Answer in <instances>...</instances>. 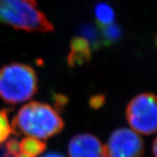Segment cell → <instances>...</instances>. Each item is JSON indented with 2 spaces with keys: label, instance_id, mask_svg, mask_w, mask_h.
I'll return each instance as SVG.
<instances>
[{
  "label": "cell",
  "instance_id": "cell-5",
  "mask_svg": "<svg viewBox=\"0 0 157 157\" xmlns=\"http://www.w3.org/2000/svg\"><path fill=\"white\" fill-rule=\"evenodd\" d=\"M105 147L108 157H141L144 154L142 139L128 128L114 131Z\"/></svg>",
  "mask_w": 157,
  "mask_h": 157
},
{
  "label": "cell",
  "instance_id": "cell-3",
  "mask_svg": "<svg viewBox=\"0 0 157 157\" xmlns=\"http://www.w3.org/2000/svg\"><path fill=\"white\" fill-rule=\"evenodd\" d=\"M0 23L29 32L54 31V25L39 10L36 0H0Z\"/></svg>",
  "mask_w": 157,
  "mask_h": 157
},
{
  "label": "cell",
  "instance_id": "cell-12",
  "mask_svg": "<svg viewBox=\"0 0 157 157\" xmlns=\"http://www.w3.org/2000/svg\"><path fill=\"white\" fill-rule=\"evenodd\" d=\"M12 133L8 120V110H0V145Z\"/></svg>",
  "mask_w": 157,
  "mask_h": 157
},
{
  "label": "cell",
  "instance_id": "cell-19",
  "mask_svg": "<svg viewBox=\"0 0 157 157\" xmlns=\"http://www.w3.org/2000/svg\"><path fill=\"white\" fill-rule=\"evenodd\" d=\"M12 157H34L32 156V155H27V154H26V153L24 152H22V151H20V152H18L17 154H15L14 156Z\"/></svg>",
  "mask_w": 157,
  "mask_h": 157
},
{
  "label": "cell",
  "instance_id": "cell-17",
  "mask_svg": "<svg viewBox=\"0 0 157 157\" xmlns=\"http://www.w3.org/2000/svg\"><path fill=\"white\" fill-rule=\"evenodd\" d=\"M157 141L156 139H155L154 140H153V144H152V151H153V156L156 157L157 155V152H156V149H157Z\"/></svg>",
  "mask_w": 157,
  "mask_h": 157
},
{
  "label": "cell",
  "instance_id": "cell-1",
  "mask_svg": "<svg viewBox=\"0 0 157 157\" xmlns=\"http://www.w3.org/2000/svg\"><path fill=\"white\" fill-rule=\"evenodd\" d=\"M10 127L15 134L48 139L61 132L64 121L57 110L49 104L31 102L20 108Z\"/></svg>",
  "mask_w": 157,
  "mask_h": 157
},
{
  "label": "cell",
  "instance_id": "cell-13",
  "mask_svg": "<svg viewBox=\"0 0 157 157\" xmlns=\"http://www.w3.org/2000/svg\"><path fill=\"white\" fill-rule=\"evenodd\" d=\"M4 149L9 155L14 156L15 154L19 152V143L18 142L16 139H10V140L5 144Z\"/></svg>",
  "mask_w": 157,
  "mask_h": 157
},
{
  "label": "cell",
  "instance_id": "cell-18",
  "mask_svg": "<svg viewBox=\"0 0 157 157\" xmlns=\"http://www.w3.org/2000/svg\"><path fill=\"white\" fill-rule=\"evenodd\" d=\"M0 157H12V156L9 155L8 153L6 152V150L4 149V147H1V148H0Z\"/></svg>",
  "mask_w": 157,
  "mask_h": 157
},
{
  "label": "cell",
  "instance_id": "cell-9",
  "mask_svg": "<svg viewBox=\"0 0 157 157\" xmlns=\"http://www.w3.org/2000/svg\"><path fill=\"white\" fill-rule=\"evenodd\" d=\"M99 27V26H98ZM101 36L102 45L112 46L117 44L123 37V30L120 26L115 23L99 27Z\"/></svg>",
  "mask_w": 157,
  "mask_h": 157
},
{
  "label": "cell",
  "instance_id": "cell-10",
  "mask_svg": "<svg viewBox=\"0 0 157 157\" xmlns=\"http://www.w3.org/2000/svg\"><path fill=\"white\" fill-rule=\"evenodd\" d=\"M46 149V144L35 137H27L19 143V150L27 155L35 157L44 152Z\"/></svg>",
  "mask_w": 157,
  "mask_h": 157
},
{
  "label": "cell",
  "instance_id": "cell-4",
  "mask_svg": "<svg viewBox=\"0 0 157 157\" xmlns=\"http://www.w3.org/2000/svg\"><path fill=\"white\" fill-rule=\"evenodd\" d=\"M130 126L140 134L151 135L156 131V97L152 93H142L133 98L126 108Z\"/></svg>",
  "mask_w": 157,
  "mask_h": 157
},
{
  "label": "cell",
  "instance_id": "cell-16",
  "mask_svg": "<svg viewBox=\"0 0 157 157\" xmlns=\"http://www.w3.org/2000/svg\"><path fill=\"white\" fill-rule=\"evenodd\" d=\"M42 157H65V156H63L62 154H59V153L58 152H49Z\"/></svg>",
  "mask_w": 157,
  "mask_h": 157
},
{
  "label": "cell",
  "instance_id": "cell-6",
  "mask_svg": "<svg viewBox=\"0 0 157 157\" xmlns=\"http://www.w3.org/2000/svg\"><path fill=\"white\" fill-rule=\"evenodd\" d=\"M69 157H108L106 147L97 137L82 133L72 137L68 144Z\"/></svg>",
  "mask_w": 157,
  "mask_h": 157
},
{
  "label": "cell",
  "instance_id": "cell-15",
  "mask_svg": "<svg viewBox=\"0 0 157 157\" xmlns=\"http://www.w3.org/2000/svg\"><path fill=\"white\" fill-rule=\"evenodd\" d=\"M55 105L59 109H62L63 107L67 103V98L60 94H56L54 96Z\"/></svg>",
  "mask_w": 157,
  "mask_h": 157
},
{
  "label": "cell",
  "instance_id": "cell-11",
  "mask_svg": "<svg viewBox=\"0 0 157 157\" xmlns=\"http://www.w3.org/2000/svg\"><path fill=\"white\" fill-rule=\"evenodd\" d=\"M95 16L99 27L112 24L116 18L113 8L104 2H100L96 5L95 8Z\"/></svg>",
  "mask_w": 157,
  "mask_h": 157
},
{
  "label": "cell",
  "instance_id": "cell-14",
  "mask_svg": "<svg viewBox=\"0 0 157 157\" xmlns=\"http://www.w3.org/2000/svg\"><path fill=\"white\" fill-rule=\"evenodd\" d=\"M105 103V96L102 94L93 95L89 100V105L93 109H99Z\"/></svg>",
  "mask_w": 157,
  "mask_h": 157
},
{
  "label": "cell",
  "instance_id": "cell-7",
  "mask_svg": "<svg viewBox=\"0 0 157 157\" xmlns=\"http://www.w3.org/2000/svg\"><path fill=\"white\" fill-rule=\"evenodd\" d=\"M93 50L87 39L75 36L70 43V52L67 55V65L71 68L83 65L89 62Z\"/></svg>",
  "mask_w": 157,
  "mask_h": 157
},
{
  "label": "cell",
  "instance_id": "cell-2",
  "mask_svg": "<svg viewBox=\"0 0 157 157\" xmlns=\"http://www.w3.org/2000/svg\"><path fill=\"white\" fill-rule=\"evenodd\" d=\"M37 91V75L31 66L11 63L0 68V99L5 103H23L31 99Z\"/></svg>",
  "mask_w": 157,
  "mask_h": 157
},
{
  "label": "cell",
  "instance_id": "cell-8",
  "mask_svg": "<svg viewBox=\"0 0 157 157\" xmlns=\"http://www.w3.org/2000/svg\"><path fill=\"white\" fill-rule=\"evenodd\" d=\"M78 35L79 36L87 39L91 45L93 51H97L102 45L100 31L99 27H95L93 24L86 23L82 24L78 28Z\"/></svg>",
  "mask_w": 157,
  "mask_h": 157
}]
</instances>
